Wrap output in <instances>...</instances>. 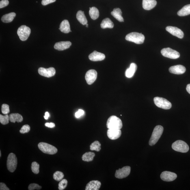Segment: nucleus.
I'll return each instance as SVG.
<instances>
[{"label": "nucleus", "mask_w": 190, "mask_h": 190, "mask_svg": "<svg viewBox=\"0 0 190 190\" xmlns=\"http://www.w3.org/2000/svg\"><path fill=\"white\" fill-rule=\"evenodd\" d=\"M107 127L110 129H121L122 128L123 123L120 118L115 115H112L108 118Z\"/></svg>", "instance_id": "nucleus-1"}, {"label": "nucleus", "mask_w": 190, "mask_h": 190, "mask_svg": "<svg viewBox=\"0 0 190 190\" xmlns=\"http://www.w3.org/2000/svg\"><path fill=\"white\" fill-rule=\"evenodd\" d=\"M163 131V128L161 125L156 126L154 128L152 136L149 141L150 146L155 145L161 136Z\"/></svg>", "instance_id": "nucleus-2"}, {"label": "nucleus", "mask_w": 190, "mask_h": 190, "mask_svg": "<svg viewBox=\"0 0 190 190\" xmlns=\"http://www.w3.org/2000/svg\"><path fill=\"white\" fill-rule=\"evenodd\" d=\"M125 39L128 41L133 42L137 44H141L144 43L145 37L142 33L132 32L126 35Z\"/></svg>", "instance_id": "nucleus-3"}, {"label": "nucleus", "mask_w": 190, "mask_h": 190, "mask_svg": "<svg viewBox=\"0 0 190 190\" xmlns=\"http://www.w3.org/2000/svg\"><path fill=\"white\" fill-rule=\"evenodd\" d=\"M38 147L45 154H56L57 152V149L56 147L47 143H40L38 144Z\"/></svg>", "instance_id": "nucleus-4"}, {"label": "nucleus", "mask_w": 190, "mask_h": 190, "mask_svg": "<svg viewBox=\"0 0 190 190\" xmlns=\"http://www.w3.org/2000/svg\"><path fill=\"white\" fill-rule=\"evenodd\" d=\"M172 148L173 150L176 152L186 153L189 151V147L184 141L178 140L173 143Z\"/></svg>", "instance_id": "nucleus-5"}, {"label": "nucleus", "mask_w": 190, "mask_h": 190, "mask_svg": "<svg viewBox=\"0 0 190 190\" xmlns=\"http://www.w3.org/2000/svg\"><path fill=\"white\" fill-rule=\"evenodd\" d=\"M17 165V160L15 154L12 153L9 154L7 161V169L11 172L15 170Z\"/></svg>", "instance_id": "nucleus-6"}, {"label": "nucleus", "mask_w": 190, "mask_h": 190, "mask_svg": "<svg viewBox=\"0 0 190 190\" xmlns=\"http://www.w3.org/2000/svg\"><path fill=\"white\" fill-rule=\"evenodd\" d=\"M154 101L155 105L161 109L168 110L172 107L171 102L165 98L156 97L154 98Z\"/></svg>", "instance_id": "nucleus-7"}, {"label": "nucleus", "mask_w": 190, "mask_h": 190, "mask_svg": "<svg viewBox=\"0 0 190 190\" xmlns=\"http://www.w3.org/2000/svg\"><path fill=\"white\" fill-rule=\"evenodd\" d=\"M17 34L20 40L22 41L27 40L31 33L30 29L25 25H22L17 30Z\"/></svg>", "instance_id": "nucleus-8"}, {"label": "nucleus", "mask_w": 190, "mask_h": 190, "mask_svg": "<svg viewBox=\"0 0 190 190\" xmlns=\"http://www.w3.org/2000/svg\"><path fill=\"white\" fill-rule=\"evenodd\" d=\"M161 53L163 56L171 59H176L180 57V54L178 51L170 48H163L161 50Z\"/></svg>", "instance_id": "nucleus-9"}, {"label": "nucleus", "mask_w": 190, "mask_h": 190, "mask_svg": "<svg viewBox=\"0 0 190 190\" xmlns=\"http://www.w3.org/2000/svg\"><path fill=\"white\" fill-rule=\"evenodd\" d=\"M131 171V167L129 166H125L121 169L116 170L115 176V178L122 179L127 177L129 175Z\"/></svg>", "instance_id": "nucleus-10"}, {"label": "nucleus", "mask_w": 190, "mask_h": 190, "mask_svg": "<svg viewBox=\"0 0 190 190\" xmlns=\"http://www.w3.org/2000/svg\"><path fill=\"white\" fill-rule=\"evenodd\" d=\"M97 77V72L96 70H89L86 74V80L88 84L90 85L92 84L96 80Z\"/></svg>", "instance_id": "nucleus-11"}, {"label": "nucleus", "mask_w": 190, "mask_h": 190, "mask_svg": "<svg viewBox=\"0 0 190 190\" xmlns=\"http://www.w3.org/2000/svg\"><path fill=\"white\" fill-rule=\"evenodd\" d=\"M38 72L40 75L44 77L51 78L55 75L56 70L53 67L48 68L40 67L38 69Z\"/></svg>", "instance_id": "nucleus-12"}, {"label": "nucleus", "mask_w": 190, "mask_h": 190, "mask_svg": "<svg viewBox=\"0 0 190 190\" xmlns=\"http://www.w3.org/2000/svg\"><path fill=\"white\" fill-rule=\"evenodd\" d=\"M166 30L173 36L178 37V38H183V32L177 27H172V26H168L166 28Z\"/></svg>", "instance_id": "nucleus-13"}, {"label": "nucleus", "mask_w": 190, "mask_h": 190, "mask_svg": "<svg viewBox=\"0 0 190 190\" xmlns=\"http://www.w3.org/2000/svg\"><path fill=\"white\" fill-rule=\"evenodd\" d=\"M177 175L175 173L170 171H165L161 173V178L164 181L170 182L175 180Z\"/></svg>", "instance_id": "nucleus-14"}, {"label": "nucleus", "mask_w": 190, "mask_h": 190, "mask_svg": "<svg viewBox=\"0 0 190 190\" xmlns=\"http://www.w3.org/2000/svg\"><path fill=\"white\" fill-rule=\"evenodd\" d=\"M169 70L171 73L180 75L185 72L186 68L185 67L182 65H177L170 67Z\"/></svg>", "instance_id": "nucleus-15"}, {"label": "nucleus", "mask_w": 190, "mask_h": 190, "mask_svg": "<svg viewBox=\"0 0 190 190\" xmlns=\"http://www.w3.org/2000/svg\"><path fill=\"white\" fill-rule=\"evenodd\" d=\"M89 59L93 61H101L105 59V55L100 52L94 51L89 55Z\"/></svg>", "instance_id": "nucleus-16"}, {"label": "nucleus", "mask_w": 190, "mask_h": 190, "mask_svg": "<svg viewBox=\"0 0 190 190\" xmlns=\"http://www.w3.org/2000/svg\"><path fill=\"white\" fill-rule=\"evenodd\" d=\"M122 134L120 129L108 130L107 135L109 138L111 140H115L118 139L121 136Z\"/></svg>", "instance_id": "nucleus-17"}, {"label": "nucleus", "mask_w": 190, "mask_h": 190, "mask_svg": "<svg viewBox=\"0 0 190 190\" xmlns=\"http://www.w3.org/2000/svg\"><path fill=\"white\" fill-rule=\"evenodd\" d=\"M71 45V42L70 41L59 42L55 44L54 48L58 51H62L68 49Z\"/></svg>", "instance_id": "nucleus-18"}, {"label": "nucleus", "mask_w": 190, "mask_h": 190, "mask_svg": "<svg viewBox=\"0 0 190 190\" xmlns=\"http://www.w3.org/2000/svg\"><path fill=\"white\" fill-rule=\"evenodd\" d=\"M101 186V183L98 180H93L87 184L86 190H99Z\"/></svg>", "instance_id": "nucleus-19"}, {"label": "nucleus", "mask_w": 190, "mask_h": 190, "mask_svg": "<svg viewBox=\"0 0 190 190\" xmlns=\"http://www.w3.org/2000/svg\"><path fill=\"white\" fill-rule=\"evenodd\" d=\"M157 4L156 0H143L142 6L145 10H149L154 8Z\"/></svg>", "instance_id": "nucleus-20"}, {"label": "nucleus", "mask_w": 190, "mask_h": 190, "mask_svg": "<svg viewBox=\"0 0 190 190\" xmlns=\"http://www.w3.org/2000/svg\"><path fill=\"white\" fill-rule=\"evenodd\" d=\"M137 65L135 63H131L130 67L126 70L125 76L127 78H131L133 77L137 70Z\"/></svg>", "instance_id": "nucleus-21"}, {"label": "nucleus", "mask_w": 190, "mask_h": 190, "mask_svg": "<svg viewBox=\"0 0 190 190\" xmlns=\"http://www.w3.org/2000/svg\"><path fill=\"white\" fill-rule=\"evenodd\" d=\"M59 29L62 33H70L71 30L70 23L68 20H63L61 23Z\"/></svg>", "instance_id": "nucleus-22"}, {"label": "nucleus", "mask_w": 190, "mask_h": 190, "mask_svg": "<svg viewBox=\"0 0 190 190\" xmlns=\"http://www.w3.org/2000/svg\"><path fill=\"white\" fill-rule=\"evenodd\" d=\"M111 14L115 19L120 22H124L123 18L122 16V12L120 9L118 8H115L111 12Z\"/></svg>", "instance_id": "nucleus-23"}, {"label": "nucleus", "mask_w": 190, "mask_h": 190, "mask_svg": "<svg viewBox=\"0 0 190 190\" xmlns=\"http://www.w3.org/2000/svg\"><path fill=\"white\" fill-rule=\"evenodd\" d=\"M76 18L80 23L83 25H86L87 23V20L85 16L84 12L80 10L76 14Z\"/></svg>", "instance_id": "nucleus-24"}, {"label": "nucleus", "mask_w": 190, "mask_h": 190, "mask_svg": "<svg viewBox=\"0 0 190 190\" xmlns=\"http://www.w3.org/2000/svg\"><path fill=\"white\" fill-rule=\"evenodd\" d=\"M16 16L15 12H11L2 17L1 20L4 23H8L12 22Z\"/></svg>", "instance_id": "nucleus-25"}, {"label": "nucleus", "mask_w": 190, "mask_h": 190, "mask_svg": "<svg viewBox=\"0 0 190 190\" xmlns=\"http://www.w3.org/2000/svg\"><path fill=\"white\" fill-rule=\"evenodd\" d=\"M101 27L102 29L112 28L114 27V24L109 18H106L102 20L101 23Z\"/></svg>", "instance_id": "nucleus-26"}, {"label": "nucleus", "mask_w": 190, "mask_h": 190, "mask_svg": "<svg viewBox=\"0 0 190 190\" xmlns=\"http://www.w3.org/2000/svg\"><path fill=\"white\" fill-rule=\"evenodd\" d=\"M9 120L11 122L15 123L21 122L23 120L22 115L18 113H12L9 115Z\"/></svg>", "instance_id": "nucleus-27"}, {"label": "nucleus", "mask_w": 190, "mask_h": 190, "mask_svg": "<svg viewBox=\"0 0 190 190\" xmlns=\"http://www.w3.org/2000/svg\"><path fill=\"white\" fill-rule=\"evenodd\" d=\"M190 14V4L185 5L178 12L179 16H184Z\"/></svg>", "instance_id": "nucleus-28"}, {"label": "nucleus", "mask_w": 190, "mask_h": 190, "mask_svg": "<svg viewBox=\"0 0 190 190\" xmlns=\"http://www.w3.org/2000/svg\"><path fill=\"white\" fill-rule=\"evenodd\" d=\"M89 9L90 10L89 11V15L91 18L93 20L97 19L99 15L98 9L95 7H90Z\"/></svg>", "instance_id": "nucleus-29"}, {"label": "nucleus", "mask_w": 190, "mask_h": 190, "mask_svg": "<svg viewBox=\"0 0 190 190\" xmlns=\"http://www.w3.org/2000/svg\"><path fill=\"white\" fill-rule=\"evenodd\" d=\"M95 154L94 152H88L85 153L82 156V160L86 162H91L93 161L95 157Z\"/></svg>", "instance_id": "nucleus-30"}, {"label": "nucleus", "mask_w": 190, "mask_h": 190, "mask_svg": "<svg viewBox=\"0 0 190 190\" xmlns=\"http://www.w3.org/2000/svg\"><path fill=\"white\" fill-rule=\"evenodd\" d=\"M101 144L98 141H95L91 144L90 146L91 150H95L96 152H99L101 150Z\"/></svg>", "instance_id": "nucleus-31"}, {"label": "nucleus", "mask_w": 190, "mask_h": 190, "mask_svg": "<svg viewBox=\"0 0 190 190\" xmlns=\"http://www.w3.org/2000/svg\"><path fill=\"white\" fill-rule=\"evenodd\" d=\"M64 175L63 173L61 171H57L54 173L53 175V178L57 181H59L62 180L64 178Z\"/></svg>", "instance_id": "nucleus-32"}, {"label": "nucleus", "mask_w": 190, "mask_h": 190, "mask_svg": "<svg viewBox=\"0 0 190 190\" xmlns=\"http://www.w3.org/2000/svg\"><path fill=\"white\" fill-rule=\"evenodd\" d=\"M40 165L36 162H33L32 163L31 169L32 171L35 174H38L39 173Z\"/></svg>", "instance_id": "nucleus-33"}, {"label": "nucleus", "mask_w": 190, "mask_h": 190, "mask_svg": "<svg viewBox=\"0 0 190 190\" xmlns=\"http://www.w3.org/2000/svg\"><path fill=\"white\" fill-rule=\"evenodd\" d=\"M9 117L8 115H0V122L3 125H6L9 123Z\"/></svg>", "instance_id": "nucleus-34"}, {"label": "nucleus", "mask_w": 190, "mask_h": 190, "mask_svg": "<svg viewBox=\"0 0 190 190\" xmlns=\"http://www.w3.org/2000/svg\"><path fill=\"white\" fill-rule=\"evenodd\" d=\"M68 181L67 180L64 179L59 182V190H64L67 185Z\"/></svg>", "instance_id": "nucleus-35"}, {"label": "nucleus", "mask_w": 190, "mask_h": 190, "mask_svg": "<svg viewBox=\"0 0 190 190\" xmlns=\"http://www.w3.org/2000/svg\"><path fill=\"white\" fill-rule=\"evenodd\" d=\"M1 112L4 115H7L10 112L9 106L6 104H3L1 106Z\"/></svg>", "instance_id": "nucleus-36"}, {"label": "nucleus", "mask_w": 190, "mask_h": 190, "mask_svg": "<svg viewBox=\"0 0 190 190\" xmlns=\"http://www.w3.org/2000/svg\"><path fill=\"white\" fill-rule=\"evenodd\" d=\"M30 126L28 125H25L22 127L20 130V133L23 134L28 133L30 131Z\"/></svg>", "instance_id": "nucleus-37"}, {"label": "nucleus", "mask_w": 190, "mask_h": 190, "mask_svg": "<svg viewBox=\"0 0 190 190\" xmlns=\"http://www.w3.org/2000/svg\"><path fill=\"white\" fill-rule=\"evenodd\" d=\"M41 189V186L36 183H31L30 184L28 187L29 190H40Z\"/></svg>", "instance_id": "nucleus-38"}, {"label": "nucleus", "mask_w": 190, "mask_h": 190, "mask_svg": "<svg viewBox=\"0 0 190 190\" xmlns=\"http://www.w3.org/2000/svg\"><path fill=\"white\" fill-rule=\"evenodd\" d=\"M9 1L8 0H2L0 2V8H2L8 5Z\"/></svg>", "instance_id": "nucleus-39"}, {"label": "nucleus", "mask_w": 190, "mask_h": 190, "mask_svg": "<svg viewBox=\"0 0 190 190\" xmlns=\"http://www.w3.org/2000/svg\"><path fill=\"white\" fill-rule=\"evenodd\" d=\"M84 114V111L82 110L79 109L75 113V117L76 118H79Z\"/></svg>", "instance_id": "nucleus-40"}, {"label": "nucleus", "mask_w": 190, "mask_h": 190, "mask_svg": "<svg viewBox=\"0 0 190 190\" xmlns=\"http://www.w3.org/2000/svg\"><path fill=\"white\" fill-rule=\"evenodd\" d=\"M56 0H42V4L43 5H46L49 4L54 2Z\"/></svg>", "instance_id": "nucleus-41"}, {"label": "nucleus", "mask_w": 190, "mask_h": 190, "mask_svg": "<svg viewBox=\"0 0 190 190\" xmlns=\"http://www.w3.org/2000/svg\"><path fill=\"white\" fill-rule=\"evenodd\" d=\"M0 190H9L10 189L7 187L5 184L3 183H0Z\"/></svg>", "instance_id": "nucleus-42"}, {"label": "nucleus", "mask_w": 190, "mask_h": 190, "mask_svg": "<svg viewBox=\"0 0 190 190\" xmlns=\"http://www.w3.org/2000/svg\"><path fill=\"white\" fill-rule=\"evenodd\" d=\"M45 125L47 127L49 128H53L55 127V124L53 123H46L45 124Z\"/></svg>", "instance_id": "nucleus-43"}, {"label": "nucleus", "mask_w": 190, "mask_h": 190, "mask_svg": "<svg viewBox=\"0 0 190 190\" xmlns=\"http://www.w3.org/2000/svg\"><path fill=\"white\" fill-rule=\"evenodd\" d=\"M49 116L50 115L49 113H48V112H46L45 113V115L44 116V119L46 120H47Z\"/></svg>", "instance_id": "nucleus-44"}, {"label": "nucleus", "mask_w": 190, "mask_h": 190, "mask_svg": "<svg viewBox=\"0 0 190 190\" xmlns=\"http://www.w3.org/2000/svg\"><path fill=\"white\" fill-rule=\"evenodd\" d=\"M186 90H187V92L190 94V84H189L187 85V87H186Z\"/></svg>", "instance_id": "nucleus-45"}, {"label": "nucleus", "mask_w": 190, "mask_h": 190, "mask_svg": "<svg viewBox=\"0 0 190 190\" xmlns=\"http://www.w3.org/2000/svg\"><path fill=\"white\" fill-rule=\"evenodd\" d=\"M86 27L87 28L88 27V24L87 23L86 25Z\"/></svg>", "instance_id": "nucleus-46"}, {"label": "nucleus", "mask_w": 190, "mask_h": 190, "mask_svg": "<svg viewBox=\"0 0 190 190\" xmlns=\"http://www.w3.org/2000/svg\"><path fill=\"white\" fill-rule=\"evenodd\" d=\"M1 151H0V157H1Z\"/></svg>", "instance_id": "nucleus-47"}]
</instances>
